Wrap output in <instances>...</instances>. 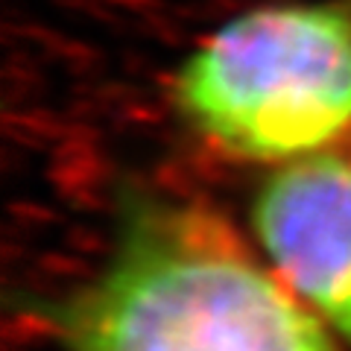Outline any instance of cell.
Wrapping results in <instances>:
<instances>
[{
    "label": "cell",
    "instance_id": "1",
    "mask_svg": "<svg viewBox=\"0 0 351 351\" xmlns=\"http://www.w3.org/2000/svg\"><path fill=\"white\" fill-rule=\"evenodd\" d=\"M47 319L68 351H334L223 219L156 193L126 196L108 263Z\"/></svg>",
    "mask_w": 351,
    "mask_h": 351
},
{
    "label": "cell",
    "instance_id": "2",
    "mask_svg": "<svg viewBox=\"0 0 351 351\" xmlns=\"http://www.w3.org/2000/svg\"><path fill=\"white\" fill-rule=\"evenodd\" d=\"M173 100L228 156H316L351 129V3H269L226 21L182 62Z\"/></svg>",
    "mask_w": 351,
    "mask_h": 351
},
{
    "label": "cell",
    "instance_id": "3",
    "mask_svg": "<svg viewBox=\"0 0 351 351\" xmlns=\"http://www.w3.org/2000/svg\"><path fill=\"white\" fill-rule=\"evenodd\" d=\"M252 226L287 287L351 346V164L316 152L276 170Z\"/></svg>",
    "mask_w": 351,
    "mask_h": 351
}]
</instances>
